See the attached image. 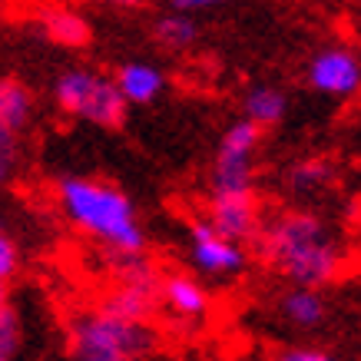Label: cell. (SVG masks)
Here are the masks:
<instances>
[{
  "mask_svg": "<svg viewBox=\"0 0 361 361\" xmlns=\"http://www.w3.org/2000/svg\"><path fill=\"white\" fill-rule=\"evenodd\" d=\"M7 305H11V298H7V285L0 282V312H4Z\"/></svg>",
  "mask_w": 361,
  "mask_h": 361,
  "instance_id": "603a6c76",
  "label": "cell"
},
{
  "mask_svg": "<svg viewBox=\"0 0 361 361\" xmlns=\"http://www.w3.org/2000/svg\"><path fill=\"white\" fill-rule=\"evenodd\" d=\"M222 4H229V0H169V11L176 13H189V17H196V13H206V11H216Z\"/></svg>",
  "mask_w": 361,
  "mask_h": 361,
  "instance_id": "44dd1931",
  "label": "cell"
},
{
  "mask_svg": "<svg viewBox=\"0 0 361 361\" xmlns=\"http://www.w3.org/2000/svg\"><path fill=\"white\" fill-rule=\"evenodd\" d=\"M156 345V335L142 322H126L103 308L73 315L66 348L73 361H142Z\"/></svg>",
  "mask_w": 361,
  "mask_h": 361,
  "instance_id": "3957f363",
  "label": "cell"
},
{
  "mask_svg": "<svg viewBox=\"0 0 361 361\" xmlns=\"http://www.w3.org/2000/svg\"><path fill=\"white\" fill-rule=\"evenodd\" d=\"M116 87H120L126 103L142 106V103H153L166 90V77L163 70L153 63H123L116 70Z\"/></svg>",
  "mask_w": 361,
  "mask_h": 361,
  "instance_id": "30bf717a",
  "label": "cell"
},
{
  "mask_svg": "<svg viewBox=\"0 0 361 361\" xmlns=\"http://www.w3.org/2000/svg\"><path fill=\"white\" fill-rule=\"evenodd\" d=\"M103 7H116V11H126V7H140L142 0H97Z\"/></svg>",
  "mask_w": 361,
  "mask_h": 361,
  "instance_id": "7402d4cb",
  "label": "cell"
},
{
  "mask_svg": "<svg viewBox=\"0 0 361 361\" xmlns=\"http://www.w3.org/2000/svg\"><path fill=\"white\" fill-rule=\"evenodd\" d=\"M163 308L179 322H199L209 315L212 298H209L206 285L196 282L192 275H166L163 279Z\"/></svg>",
  "mask_w": 361,
  "mask_h": 361,
  "instance_id": "9c48e42d",
  "label": "cell"
},
{
  "mask_svg": "<svg viewBox=\"0 0 361 361\" xmlns=\"http://www.w3.org/2000/svg\"><path fill=\"white\" fill-rule=\"evenodd\" d=\"M259 255L292 285L325 288L345 272V249L331 229L305 209H285L262 226Z\"/></svg>",
  "mask_w": 361,
  "mask_h": 361,
  "instance_id": "6da1fadb",
  "label": "cell"
},
{
  "mask_svg": "<svg viewBox=\"0 0 361 361\" xmlns=\"http://www.w3.org/2000/svg\"><path fill=\"white\" fill-rule=\"evenodd\" d=\"M312 90L335 99H351L361 93V56L345 44L322 47L305 70Z\"/></svg>",
  "mask_w": 361,
  "mask_h": 361,
  "instance_id": "52a82bcc",
  "label": "cell"
},
{
  "mask_svg": "<svg viewBox=\"0 0 361 361\" xmlns=\"http://www.w3.org/2000/svg\"><path fill=\"white\" fill-rule=\"evenodd\" d=\"M40 27L60 47H83L90 40V23L70 7H47L40 13Z\"/></svg>",
  "mask_w": 361,
  "mask_h": 361,
  "instance_id": "4fadbf2b",
  "label": "cell"
},
{
  "mask_svg": "<svg viewBox=\"0 0 361 361\" xmlns=\"http://www.w3.org/2000/svg\"><path fill=\"white\" fill-rule=\"evenodd\" d=\"M4 4H7V0H0V11H4Z\"/></svg>",
  "mask_w": 361,
  "mask_h": 361,
  "instance_id": "d4e9b609",
  "label": "cell"
},
{
  "mask_svg": "<svg viewBox=\"0 0 361 361\" xmlns=\"http://www.w3.org/2000/svg\"><path fill=\"white\" fill-rule=\"evenodd\" d=\"M331 179H335V166L322 156H308V159H298L288 166L285 186L295 196H312V192H322L325 186H331Z\"/></svg>",
  "mask_w": 361,
  "mask_h": 361,
  "instance_id": "5bb4252c",
  "label": "cell"
},
{
  "mask_svg": "<svg viewBox=\"0 0 361 361\" xmlns=\"http://www.w3.org/2000/svg\"><path fill=\"white\" fill-rule=\"evenodd\" d=\"M0 361H11V358H7V355H4V351H0Z\"/></svg>",
  "mask_w": 361,
  "mask_h": 361,
  "instance_id": "cb8c5ba5",
  "label": "cell"
},
{
  "mask_svg": "<svg viewBox=\"0 0 361 361\" xmlns=\"http://www.w3.org/2000/svg\"><path fill=\"white\" fill-rule=\"evenodd\" d=\"M33 120V97L20 80L0 77V130L20 136Z\"/></svg>",
  "mask_w": 361,
  "mask_h": 361,
  "instance_id": "7c38bea8",
  "label": "cell"
},
{
  "mask_svg": "<svg viewBox=\"0 0 361 361\" xmlns=\"http://www.w3.org/2000/svg\"><path fill=\"white\" fill-rule=\"evenodd\" d=\"M206 219L235 242H255L262 232V206L255 189L245 192H209V206H206Z\"/></svg>",
  "mask_w": 361,
  "mask_h": 361,
  "instance_id": "ba28073f",
  "label": "cell"
},
{
  "mask_svg": "<svg viewBox=\"0 0 361 361\" xmlns=\"http://www.w3.org/2000/svg\"><path fill=\"white\" fill-rule=\"evenodd\" d=\"M189 259L196 265V272L209 279H235L249 265L245 245L229 235H222L209 219H196L189 226Z\"/></svg>",
  "mask_w": 361,
  "mask_h": 361,
  "instance_id": "8992f818",
  "label": "cell"
},
{
  "mask_svg": "<svg viewBox=\"0 0 361 361\" xmlns=\"http://www.w3.org/2000/svg\"><path fill=\"white\" fill-rule=\"evenodd\" d=\"M262 142V126L242 116L222 133L212 159V192H245L255 189V153Z\"/></svg>",
  "mask_w": 361,
  "mask_h": 361,
  "instance_id": "5b68a950",
  "label": "cell"
},
{
  "mask_svg": "<svg viewBox=\"0 0 361 361\" xmlns=\"http://www.w3.org/2000/svg\"><path fill=\"white\" fill-rule=\"evenodd\" d=\"M17 348H20V315L13 305H7L0 312V351L11 358Z\"/></svg>",
  "mask_w": 361,
  "mask_h": 361,
  "instance_id": "ac0fdd59",
  "label": "cell"
},
{
  "mask_svg": "<svg viewBox=\"0 0 361 361\" xmlns=\"http://www.w3.org/2000/svg\"><path fill=\"white\" fill-rule=\"evenodd\" d=\"M17 269H20V249H17L11 232L0 226V282L7 285L17 275Z\"/></svg>",
  "mask_w": 361,
  "mask_h": 361,
  "instance_id": "d6986e66",
  "label": "cell"
},
{
  "mask_svg": "<svg viewBox=\"0 0 361 361\" xmlns=\"http://www.w3.org/2000/svg\"><path fill=\"white\" fill-rule=\"evenodd\" d=\"M23 166V142L17 133L0 130V189L11 186Z\"/></svg>",
  "mask_w": 361,
  "mask_h": 361,
  "instance_id": "e0dca14e",
  "label": "cell"
},
{
  "mask_svg": "<svg viewBox=\"0 0 361 361\" xmlns=\"http://www.w3.org/2000/svg\"><path fill=\"white\" fill-rule=\"evenodd\" d=\"M285 110H288V99L279 87H252L242 99V113H245V120H252L255 126H275V123H282Z\"/></svg>",
  "mask_w": 361,
  "mask_h": 361,
  "instance_id": "9a60e30c",
  "label": "cell"
},
{
  "mask_svg": "<svg viewBox=\"0 0 361 361\" xmlns=\"http://www.w3.org/2000/svg\"><path fill=\"white\" fill-rule=\"evenodd\" d=\"M54 99L66 116L93 126H120L126 116V99L116 87V77H106L90 66L63 70L54 83Z\"/></svg>",
  "mask_w": 361,
  "mask_h": 361,
  "instance_id": "277c9868",
  "label": "cell"
},
{
  "mask_svg": "<svg viewBox=\"0 0 361 361\" xmlns=\"http://www.w3.org/2000/svg\"><path fill=\"white\" fill-rule=\"evenodd\" d=\"M153 37L166 50H189V47L199 40V23H196V17H189V13L169 11L153 23Z\"/></svg>",
  "mask_w": 361,
  "mask_h": 361,
  "instance_id": "2e32d148",
  "label": "cell"
},
{
  "mask_svg": "<svg viewBox=\"0 0 361 361\" xmlns=\"http://www.w3.org/2000/svg\"><path fill=\"white\" fill-rule=\"evenodd\" d=\"M279 312H282L295 329H318L325 322V298L318 288L305 285H292L282 298H279Z\"/></svg>",
  "mask_w": 361,
  "mask_h": 361,
  "instance_id": "8fae6325",
  "label": "cell"
},
{
  "mask_svg": "<svg viewBox=\"0 0 361 361\" xmlns=\"http://www.w3.org/2000/svg\"><path fill=\"white\" fill-rule=\"evenodd\" d=\"M56 206L77 232L99 242L110 255H142L146 232L133 199L113 183L90 176H63L54 186Z\"/></svg>",
  "mask_w": 361,
  "mask_h": 361,
  "instance_id": "7a4b0ae2",
  "label": "cell"
},
{
  "mask_svg": "<svg viewBox=\"0 0 361 361\" xmlns=\"http://www.w3.org/2000/svg\"><path fill=\"white\" fill-rule=\"evenodd\" d=\"M272 361H338V358H331L329 351L312 348V345H292V348H279V351H275Z\"/></svg>",
  "mask_w": 361,
  "mask_h": 361,
  "instance_id": "ffe728a7",
  "label": "cell"
}]
</instances>
